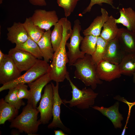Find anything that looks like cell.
<instances>
[{
  "mask_svg": "<svg viewBox=\"0 0 135 135\" xmlns=\"http://www.w3.org/2000/svg\"><path fill=\"white\" fill-rule=\"evenodd\" d=\"M54 105V94L52 86L51 83L45 86L39 106L37 109L40 113L39 119L41 124L48 123L53 117Z\"/></svg>",
  "mask_w": 135,
  "mask_h": 135,
  "instance_id": "obj_7",
  "label": "cell"
},
{
  "mask_svg": "<svg viewBox=\"0 0 135 135\" xmlns=\"http://www.w3.org/2000/svg\"><path fill=\"white\" fill-rule=\"evenodd\" d=\"M75 68L74 77L82 82L86 86H90L93 90L98 84L102 83L96 72V65L91 55L86 54L83 58H79L73 64Z\"/></svg>",
  "mask_w": 135,
  "mask_h": 135,
  "instance_id": "obj_2",
  "label": "cell"
},
{
  "mask_svg": "<svg viewBox=\"0 0 135 135\" xmlns=\"http://www.w3.org/2000/svg\"><path fill=\"white\" fill-rule=\"evenodd\" d=\"M15 47L30 53L38 59L42 60L43 58L37 43L29 36L25 42L16 45Z\"/></svg>",
  "mask_w": 135,
  "mask_h": 135,
  "instance_id": "obj_25",
  "label": "cell"
},
{
  "mask_svg": "<svg viewBox=\"0 0 135 135\" xmlns=\"http://www.w3.org/2000/svg\"><path fill=\"white\" fill-rule=\"evenodd\" d=\"M8 54L21 72L29 70L38 60L30 53L16 47L10 49Z\"/></svg>",
  "mask_w": 135,
  "mask_h": 135,
  "instance_id": "obj_9",
  "label": "cell"
},
{
  "mask_svg": "<svg viewBox=\"0 0 135 135\" xmlns=\"http://www.w3.org/2000/svg\"><path fill=\"white\" fill-rule=\"evenodd\" d=\"M60 19L63 29V38L59 47L54 52L52 62L50 65L47 72L49 74L52 80L56 82H63L68 73L66 65L69 60L66 46L72 31L71 24L66 18Z\"/></svg>",
  "mask_w": 135,
  "mask_h": 135,
  "instance_id": "obj_1",
  "label": "cell"
},
{
  "mask_svg": "<svg viewBox=\"0 0 135 135\" xmlns=\"http://www.w3.org/2000/svg\"><path fill=\"white\" fill-rule=\"evenodd\" d=\"M18 110L6 102L4 98L0 100V124L8 120L11 122L18 115Z\"/></svg>",
  "mask_w": 135,
  "mask_h": 135,
  "instance_id": "obj_21",
  "label": "cell"
},
{
  "mask_svg": "<svg viewBox=\"0 0 135 135\" xmlns=\"http://www.w3.org/2000/svg\"><path fill=\"white\" fill-rule=\"evenodd\" d=\"M101 15L94 19L89 26L84 30L83 34L85 36L92 35L98 37L100 36L102 28L108 20L109 16L107 11L104 9H101Z\"/></svg>",
  "mask_w": 135,
  "mask_h": 135,
  "instance_id": "obj_18",
  "label": "cell"
},
{
  "mask_svg": "<svg viewBox=\"0 0 135 135\" xmlns=\"http://www.w3.org/2000/svg\"><path fill=\"white\" fill-rule=\"evenodd\" d=\"M39 112L31 104H27L23 108L21 113L11 122L10 128H15L20 133L24 132L28 135H34L41 124L38 120Z\"/></svg>",
  "mask_w": 135,
  "mask_h": 135,
  "instance_id": "obj_3",
  "label": "cell"
},
{
  "mask_svg": "<svg viewBox=\"0 0 135 135\" xmlns=\"http://www.w3.org/2000/svg\"><path fill=\"white\" fill-rule=\"evenodd\" d=\"M30 2L34 6H44L46 5L45 0H29Z\"/></svg>",
  "mask_w": 135,
  "mask_h": 135,
  "instance_id": "obj_33",
  "label": "cell"
},
{
  "mask_svg": "<svg viewBox=\"0 0 135 135\" xmlns=\"http://www.w3.org/2000/svg\"><path fill=\"white\" fill-rule=\"evenodd\" d=\"M22 24L28 36L37 43L42 36L45 30L35 25L30 17L26 18Z\"/></svg>",
  "mask_w": 135,
  "mask_h": 135,
  "instance_id": "obj_24",
  "label": "cell"
},
{
  "mask_svg": "<svg viewBox=\"0 0 135 135\" xmlns=\"http://www.w3.org/2000/svg\"><path fill=\"white\" fill-rule=\"evenodd\" d=\"M115 19L112 15L109 16L103 26L100 36L108 42L115 38L117 36L118 28Z\"/></svg>",
  "mask_w": 135,
  "mask_h": 135,
  "instance_id": "obj_22",
  "label": "cell"
},
{
  "mask_svg": "<svg viewBox=\"0 0 135 135\" xmlns=\"http://www.w3.org/2000/svg\"><path fill=\"white\" fill-rule=\"evenodd\" d=\"M52 80L50 74L47 73L34 81L28 84L30 92V98L27 101V104L37 108L38 103L41 97V93L43 88Z\"/></svg>",
  "mask_w": 135,
  "mask_h": 135,
  "instance_id": "obj_12",
  "label": "cell"
},
{
  "mask_svg": "<svg viewBox=\"0 0 135 135\" xmlns=\"http://www.w3.org/2000/svg\"><path fill=\"white\" fill-rule=\"evenodd\" d=\"M63 32V27L60 19L54 26V28L51 34V41L54 52L58 48L62 42Z\"/></svg>",
  "mask_w": 135,
  "mask_h": 135,
  "instance_id": "obj_26",
  "label": "cell"
},
{
  "mask_svg": "<svg viewBox=\"0 0 135 135\" xmlns=\"http://www.w3.org/2000/svg\"><path fill=\"white\" fill-rule=\"evenodd\" d=\"M81 30L79 20H76L74 22L72 32L70 38V42L66 44V46L68 50L67 53L69 60L68 64L70 66H72L78 59L83 58L85 54L80 48V45L84 38L80 34Z\"/></svg>",
  "mask_w": 135,
  "mask_h": 135,
  "instance_id": "obj_6",
  "label": "cell"
},
{
  "mask_svg": "<svg viewBox=\"0 0 135 135\" xmlns=\"http://www.w3.org/2000/svg\"><path fill=\"white\" fill-rule=\"evenodd\" d=\"M31 19L34 24L40 28L47 31L59 21L54 10L47 11L40 9L35 10Z\"/></svg>",
  "mask_w": 135,
  "mask_h": 135,
  "instance_id": "obj_8",
  "label": "cell"
},
{
  "mask_svg": "<svg viewBox=\"0 0 135 135\" xmlns=\"http://www.w3.org/2000/svg\"><path fill=\"white\" fill-rule=\"evenodd\" d=\"M108 42L100 36L97 37L96 49L91 56L93 62L96 65L103 59Z\"/></svg>",
  "mask_w": 135,
  "mask_h": 135,
  "instance_id": "obj_28",
  "label": "cell"
},
{
  "mask_svg": "<svg viewBox=\"0 0 135 135\" xmlns=\"http://www.w3.org/2000/svg\"><path fill=\"white\" fill-rule=\"evenodd\" d=\"M120 16L115 19L117 24H122L128 30L135 32V11L131 8H120Z\"/></svg>",
  "mask_w": 135,
  "mask_h": 135,
  "instance_id": "obj_20",
  "label": "cell"
},
{
  "mask_svg": "<svg viewBox=\"0 0 135 135\" xmlns=\"http://www.w3.org/2000/svg\"><path fill=\"white\" fill-rule=\"evenodd\" d=\"M52 31H45L42 36L37 42L44 60L48 62L52 60L54 52L51 40Z\"/></svg>",
  "mask_w": 135,
  "mask_h": 135,
  "instance_id": "obj_19",
  "label": "cell"
},
{
  "mask_svg": "<svg viewBox=\"0 0 135 135\" xmlns=\"http://www.w3.org/2000/svg\"><path fill=\"white\" fill-rule=\"evenodd\" d=\"M16 86L18 88L17 96L20 100L25 99L29 100L30 98L31 94L28 89V86L25 84H19Z\"/></svg>",
  "mask_w": 135,
  "mask_h": 135,
  "instance_id": "obj_31",
  "label": "cell"
},
{
  "mask_svg": "<svg viewBox=\"0 0 135 135\" xmlns=\"http://www.w3.org/2000/svg\"><path fill=\"white\" fill-rule=\"evenodd\" d=\"M118 65L122 74L132 76L135 72V53L126 54Z\"/></svg>",
  "mask_w": 135,
  "mask_h": 135,
  "instance_id": "obj_23",
  "label": "cell"
},
{
  "mask_svg": "<svg viewBox=\"0 0 135 135\" xmlns=\"http://www.w3.org/2000/svg\"><path fill=\"white\" fill-rule=\"evenodd\" d=\"M5 54L3 53L1 50H0V63H1L4 59Z\"/></svg>",
  "mask_w": 135,
  "mask_h": 135,
  "instance_id": "obj_35",
  "label": "cell"
},
{
  "mask_svg": "<svg viewBox=\"0 0 135 135\" xmlns=\"http://www.w3.org/2000/svg\"><path fill=\"white\" fill-rule=\"evenodd\" d=\"M50 64L44 60L38 59L31 68L16 79L3 84L0 88V92L13 88L21 84L33 82L48 72Z\"/></svg>",
  "mask_w": 135,
  "mask_h": 135,
  "instance_id": "obj_5",
  "label": "cell"
},
{
  "mask_svg": "<svg viewBox=\"0 0 135 135\" xmlns=\"http://www.w3.org/2000/svg\"><path fill=\"white\" fill-rule=\"evenodd\" d=\"M113 0H91L88 6L83 11L82 14H85L87 12H90L92 6L95 4H98L102 6V3H105L110 5L114 8H116L113 5Z\"/></svg>",
  "mask_w": 135,
  "mask_h": 135,
  "instance_id": "obj_32",
  "label": "cell"
},
{
  "mask_svg": "<svg viewBox=\"0 0 135 135\" xmlns=\"http://www.w3.org/2000/svg\"><path fill=\"white\" fill-rule=\"evenodd\" d=\"M96 71L100 79L108 82L120 78L122 75L118 64L104 60L97 64Z\"/></svg>",
  "mask_w": 135,
  "mask_h": 135,
  "instance_id": "obj_11",
  "label": "cell"
},
{
  "mask_svg": "<svg viewBox=\"0 0 135 135\" xmlns=\"http://www.w3.org/2000/svg\"><path fill=\"white\" fill-rule=\"evenodd\" d=\"M117 37L126 54L135 53V32L126 28H118Z\"/></svg>",
  "mask_w": 135,
  "mask_h": 135,
  "instance_id": "obj_16",
  "label": "cell"
},
{
  "mask_svg": "<svg viewBox=\"0 0 135 135\" xmlns=\"http://www.w3.org/2000/svg\"><path fill=\"white\" fill-rule=\"evenodd\" d=\"M59 82H56L55 86L53 83L51 82L53 88L54 94V105L53 108V120L48 126L49 129L59 128L65 131L68 130V128L64 124L60 118V106L62 104H64L62 100L60 98L58 93Z\"/></svg>",
  "mask_w": 135,
  "mask_h": 135,
  "instance_id": "obj_13",
  "label": "cell"
},
{
  "mask_svg": "<svg viewBox=\"0 0 135 135\" xmlns=\"http://www.w3.org/2000/svg\"><path fill=\"white\" fill-rule=\"evenodd\" d=\"M7 30V39L16 45L24 43L28 39V36L22 23L20 22H14Z\"/></svg>",
  "mask_w": 135,
  "mask_h": 135,
  "instance_id": "obj_17",
  "label": "cell"
},
{
  "mask_svg": "<svg viewBox=\"0 0 135 135\" xmlns=\"http://www.w3.org/2000/svg\"><path fill=\"white\" fill-rule=\"evenodd\" d=\"M119 103L117 102L108 108L97 106H92L91 107L108 118L111 121L115 128H121L122 126L121 122L124 118L122 115L119 112Z\"/></svg>",
  "mask_w": 135,
  "mask_h": 135,
  "instance_id": "obj_15",
  "label": "cell"
},
{
  "mask_svg": "<svg viewBox=\"0 0 135 135\" xmlns=\"http://www.w3.org/2000/svg\"><path fill=\"white\" fill-rule=\"evenodd\" d=\"M97 38L92 35L85 36L81 43V51L85 54L92 56L96 49Z\"/></svg>",
  "mask_w": 135,
  "mask_h": 135,
  "instance_id": "obj_27",
  "label": "cell"
},
{
  "mask_svg": "<svg viewBox=\"0 0 135 135\" xmlns=\"http://www.w3.org/2000/svg\"><path fill=\"white\" fill-rule=\"evenodd\" d=\"M80 0H57L58 6L64 10L65 17L70 16L74 11L78 2Z\"/></svg>",
  "mask_w": 135,
  "mask_h": 135,
  "instance_id": "obj_30",
  "label": "cell"
},
{
  "mask_svg": "<svg viewBox=\"0 0 135 135\" xmlns=\"http://www.w3.org/2000/svg\"><path fill=\"white\" fill-rule=\"evenodd\" d=\"M55 135H66L64 132L61 130H55L54 131Z\"/></svg>",
  "mask_w": 135,
  "mask_h": 135,
  "instance_id": "obj_34",
  "label": "cell"
},
{
  "mask_svg": "<svg viewBox=\"0 0 135 135\" xmlns=\"http://www.w3.org/2000/svg\"><path fill=\"white\" fill-rule=\"evenodd\" d=\"M18 90L17 86L9 89L8 93L5 96L4 100L6 102L18 110L22 106H24L25 103L22 100H20L18 98L17 94Z\"/></svg>",
  "mask_w": 135,
  "mask_h": 135,
  "instance_id": "obj_29",
  "label": "cell"
},
{
  "mask_svg": "<svg viewBox=\"0 0 135 135\" xmlns=\"http://www.w3.org/2000/svg\"><path fill=\"white\" fill-rule=\"evenodd\" d=\"M133 81L135 83V72L133 74Z\"/></svg>",
  "mask_w": 135,
  "mask_h": 135,
  "instance_id": "obj_36",
  "label": "cell"
},
{
  "mask_svg": "<svg viewBox=\"0 0 135 135\" xmlns=\"http://www.w3.org/2000/svg\"><path fill=\"white\" fill-rule=\"evenodd\" d=\"M3 0H0V4H2Z\"/></svg>",
  "mask_w": 135,
  "mask_h": 135,
  "instance_id": "obj_37",
  "label": "cell"
},
{
  "mask_svg": "<svg viewBox=\"0 0 135 135\" xmlns=\"http://www.w3.org/2000/svg\"><path fill=\"white\" fill-rule=\"evenodd\" d=\"M126 54L120 46L117 36L108 42L103 60L118 65Z\"/></svg>",
  "mask_w": 135,
  "mask_h": 135,
  "instance_id": "obj_14",
  "label": "cell"
},
{
  "mask_svg": "<svg viewBox=\"0 0 135 135\" xmlns=\"http://www.w3.org/2000/svg\"><path fill=\"white\" fill-rule=\"evenodd\" d=\"M66 79L69 81L71 87L72 98L70 100H62L64 104H68L70 107H76L81 110L88 109L94 105L98 93L95 92L91 88H85L81 90L79 89L70 80L69 73Z\"/></svg>",
  "mask_w": 135,
  "mask_h": 135,
  "instance_id": "obj_4",
  "label": "cell"
},
{
  "mask_svg": "<svg viewBox=\"0 0 135 135\" xmlns=\"http://www.w3.org/2000/svg\"><path fill=\"white\" fill-rule=\"evenodd\" d=\"M14 61L8 54L0 63V84H4L17 78L21 75Z\"/></svg>",
  "mask_w": 135,
  "mask_h": 135,
  "instance_id": "obj_10",
  "label": "cell"
}]
</instances>
